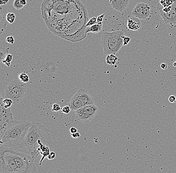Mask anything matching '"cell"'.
Wrapping results in <instances>:
<instances>
[{
    "mask_svg": "<svg viewBox=\"0 0 176 173\" xmlns=\"http://www.w3.org/2000/svg\"><path fill=\"white\" fill-rule=\"evenodd\" d=\"M173 66L176 67V62H175L173 63Z\"/></svg>",
    "mask_w": 176,
    "mask_h": 173,
    "instance_id": "37",
    "label": "cell"
},
{
    "mask_svg": "<svg viewBox=\"0 0 176 173\" xmlns=\"http://www.w3.org/2000/svg\"><path fill=\"white\" fill-rule=\"evenodd\" d=\"M7 22H8L6 19V15L4 13H2V12L1 11V34H2L3 32H4L7 28Z\"/></svg>",
    "mask_w": 176,
    "mask_h": 173,
    "instance_id": "19",
    "label": "cell"
},
{
    "mask_svg": "<svg viewBox=\"0 0 176 173\" xmlns=\"http://www.w3.org/2000/svg\"><path fill=\"white\" fill-rule=\"evenodd\" d=\"M0 172L1 173H19L10 146L1 145L0 146Z\"/></svg>",
    "mask_w": 176,
    "mask_h": 173,
    "instance_id": "6",
    "label": "cell"
},
{
    "mask_svg": "<svg viewBox=\"0 0 176 173\" xmlns=\"http://www.w3.org/2000/svg\"><path fill=\"white\" fill-rule=\"evenodd\" d=\"M169 101L170 102L172 103H175L176 102V97L175 96L171 95L169 97Z\"/></svg>",
    "mask_w": 176,
    "mask_h": 173,
    "instance_id": "33",
    "label": "cell"
},
{
    "mask_svg": "<svg viewBox=\"0 0 176 173\" xmlns=\"http://www.w3.org/2000/svg\"><path fill=\"white\" fill-rule=\"evenodd\" d=\"M163 19L165 24L170 25L171 26H176V1L172 5V9L167 13L159 12Z\"/></svg>",
    "mask_w": 176,
    "mask_h": 173,
    "instance_id": "12",
    "label": "cell"
},
{
    "mask_svg": "<svg viewBox=\"0 0 176 173\" xmlns=\"http://www.w3.org/2000/svg\"><path fill=\"white\" fill-rule=\"evenodd\" d=\"M160 67H161L162 69H163V70H166V69H167L168 68V64L166 63H162V64L161 65Z\"/></svg>",
    "mask_w": 176,
    "mask_h": 173,
    "instance_id": "34",
    "label": "cell"
},
{
    "mask_svg": "<svg viewBox=\"0 0 176 173\" xmlns=\"http://www.w3.org/2000/svg\"><path fill=\"white\" fill-rule=\"evenodd\" d=\"M99 111V109L95 104L89 105L75 111L76 116L78 121L88 122L92 121Z\"/></svg>",
    "mask_w": 176,
    "mask_h": 173,
    "instance_id": "9",
    "label": "cell"
},
{
    "mask_svg": "<svg viewBox=\"0 0 176 173\" xmlns=\"http://www.w3.org/2000/svg\"><path fill=\"white\" fill-rule=\"evenodd\" d=\"M6 42L9 44H13L15 42V40L13 36H8L6 38Z\"/></svg>",
    "mask_w": 176,
    "mask_h": 173,
    "instance_id": "30",
    "label": "cell"
},
{
    "mask_svg": "<svg viewBox=\"0 0 176 173\" xmlns=\"http://www.w3.org/2000/svg\"><path fill=\"white\" fill-rule=\"evenodd\" d=\"M174 1H176V0H174Z\"/></svg>",
    "mask_w": 176,
    "mask_h": 173,
    "instance_id": "38",
    "label": "cell"
},
{
    "mask_svg": "<svg viewBox=\"0 0 176 173\" xmlns=\"http://www.w3.org/2000/svg\"><path fill=\"white\" fill-rule=\"evenodd\" d=\"M56 156V154L54 152H50V153L49 155L48 156V157H47V159L49 160H53V159L55 158Z\"/></svg>",
    "mask_w": 176,
    "mask_h": 173,
    "instance_id": "31",
    "label": "cell"
},
{
    "mask_svg": "<svg viewBox=\"0 0 176 173\" xmlns=\"http://www.w3.org/2000/svg\"><path fill=\"white\" fill-rule=\"evenodd\" d=\"M42 17L54 34L71 42L85 39L88 16L80 0H44Z\"/></svg>",
    "mask_w": 176,
    "mask_h": 173,
    "instance_id": "1",
    "label": "cell"
},
{
    "mask_svg": "<svg viewBox=\"0 0 176 173\" xmlns=\"http://www.w3.org/2000/svg\"><path fill=\"white\" fill-rule=\"evenodd\" d=\"M18 79L25 84L28 83L29 81L30 80L29 76L26 73H22L20 74L18 76Z\"/></svg>",
    "mask_w": 176,
    "mask_h": 173,
    "instance_id": "21",
    "label": "cell"
},
{
    "mask_svg": "<svg viewBox=\"0 0 176 173\" xmlns=\"http://www.w3.org/2000/svg\"><path fill=\"white\" fill-rule=\"evenodd\" d=\"M95 103L92 97L85 90L80 89L72 97L69 106L72 110L76 111L81 108Z\"/></svg>",
    "mask_w": 176,
    "mask_h": 173,
    "instance_id": "8",
    "label": "cell"
},
{
    "mask_svg": "<svg viewBox=\"0 0 176 173\" xmlns=\"http://www.w3.org/2000/svg\"><path fill=\"white\" fill-rule=\"evenodd\" d=\"M13 56L11 54H8L7 56H6V58H5L4 60H3L2 63L5 65L7 67H10L13 60Z\"/></svg>",
    "mask_w": 176,
    "mask_h": 173,
    "instance_id": "22",
    "label": "cell"
},
{
    "mask_svg": "<svg viewBox=\"0 0 176 173\" xmlns=\"http://www.w3.org/2000/svg\"><path fill=\"white\" fill-rule=\"evenodd\" d=\"M105 17V14H103L99 16L97 18V23L100 24H103V21H104V19Z\"/></svg>",
    "mask_w": 176,
    "mask_h": 173,
    "instance_id": "28",
    "label": "cell"
},
{
    "mask_svg": "<svg viewBox=\"0 0 176 173\" xmlns=\"http://www.w3.org/2000/svg\"><path fill=\"white\" fill-rule=\"evenodd\" d=\"M71 110V109L70 106H65L62 109V112L65 114H68L70 112Z\"/></svg>",
    "mask_w": 176,
    "mask_h": 173,
    "instance_id": "27",
    "label": "cell"
},
{
    "mask_svg": "<svg viewBox=\"0 0 176 173\" xmlns=\"http://www.w3.org/2000/svg\"><path fill=\"white\" fill-rule=\"evenodd\" d=\"M118 58L117 57L116 55L114 54H110L107 56L106 59V63L109 65H115L118 63Z\"/></svg>",
    "mask_w": 176,
    "mask_h": 173,
    "instance_id": "17",
    "label": "cell"
},
{
    "mask_svg": "<svg viewBox=\"0 0 176 173\" xmlns=\"http://www.w3.org/2000/svg\"><path fill=\"white\" fill-rule=\"evenodd\" d=\"M14 7L17 10H19L22 9L24 6H23L20 3V0H15L13 3Z\"/></svg>",
    "mask_w": 176,
    "mask_h": 173,
    "instance_id": "24",
    "label": "cell"
},
{
    "mask_svg": "<svg viewBox=\"0 0 176 173\" xmlns=\"http://www.w3.org/2000/svg\"><path fill=\"white\" fill-rule=\"evenodd\" d=\"M27 85L19 79L11 81L5 89L4 98L11 99L13 104L17 105L24 98L27 92Z\"/></svg>",
    "mask_w": 176,
    "mask_h": 173,
    "instance_id": "7",
    "label": "cell"
},
{
    "mask_svg": "<svg viewBox=\"0 0 176 173\" xmlns=\"http://www.w3.org/2000/svg\"><path fill=\"white\" fill-rule=\"evenodd\" d=\"M102 29H103V24H100L97 23L90 27H87V28L86 29V34L87 35L88 33H89L97 34L101 32Z\"/></svg>",
    "mask_w": 176,
    "mask_h": 173,
    "instance_id": "16",
    "label": "cell"
},
{
    "mask_svg": "<svg viewBox=\"0 0 176 173\" xmlns=\"http://www.w3.org/2000/svg\"><path fill=\"white\" fill-rule=\"evenodd\" d=\"M38 142L39 145L38 151L40 153V155H42V158L39 163V165L41 166L44 160H45V159L47 158L48 156L49 155L50 152V148L49 146L44 145L42 140H39L38 141Z\"/></svg>",
    "mask_w": 176,
    "mask_h": 173,
    "instance_id": "14",
    "label": "cell"
},
{
    "mask_svg": "<svg viewBox=\"0 0 176 173\" xmlns=\"http://www.w3.org/2000/svg\"><path fill=\"white\" fill-rule=\"evenodd\" d=\"M13 115L10 108L5 109L3 106L0 105V136L2 137L6 127L8 124L13 121Z\"/></svg>",
    "mask_w": 176,
    "mask_h": 173,
    "instance_id": "11",
    "label": "cell"
},
{
    "mask_svg": "<svg viewBox=\"0 0 176 173\" xmlns=\"http://www.w3.org/2000/svg\"><path fill=\"white\" fill-rule=\"evenodd\" d=\"M14 159L19 173H35L37 168L35 166V159L21 145L10 146Z\"/></svg>",
    "mask_w": 176,
    "mask_h": 173,
    "instance_id": "4",
    "label": "cell"
},
{
    "mask_svg": "<svg viewBox=\"0 0 176 173\" xmlns=\"http://www.w3.org/2000/svg\"><path fill=\"white\" fill-rule=\"evenodd\" d=\"M39 140L48 146L52 143L51 134L46 127L38 123H32L22 146L35 159L40 155L38 142Z\"/></svg>",
    "mask_w": 176,
    "mask_h": 173,
    "instance_id": "2",
    "label": "cell"
},
{
    "mask_svg": "<svg viewBox=\"0 0 176 173\" xmlns=\"http://www.w3.org/2000/svg\"><path fill=\"white\" fill-rule=\"evenodd\" d=\"M130 41H131L130 38L124 36L123 37V45L126 46L128 45L130 43Z\"/></svg>",
    "mask_w": 176,
    "mask_h": 173,
    "instance_id": "29",
    "label": "cell"
},
{
    "mask_svg": "<svg viewBox=\"0 0 176 173\" xmlns=\"http://www.w3.org/2000/svg\"><path fill=\"white\" fill-rule=\"evenodd\" d=\"M141 27L140 20L138 18H130L127 21V28L131 31H139Z\"/></svg>",
    "mask_w": 176,
    "mask_h": 173,
    "instance_id": "15",
    "label": "cell"
},
{
    "mask_svg": "<svg viewBox=\"0 0 176 173\" xmlns=\"http://www.w3.org/2000/svg\"><path fill=\"white\" fill-rule=\"evenodd\" d=\"M32 123L25 121H15L8 124L1 137V144L7 146L21 145Z\"/></svg>",
    "mask_w": 176,
    "mask_h": 173,
    "instance_id": "3",
    "label": "cell"
},
{
    "mask_svg": "<svg viewBox=\"0 0 176 173\" xmlns=\"http://www.w3.org/2000/svg\"><path fill=\"white\" fill-rule=\"evenodd\" d=\"M20 3L23 6H25L27 4V0H20Z\"/></svg>",
    "mask_w": 176,
    "mask_h": 173,
    "instance_id": "36",
    "label": "cell"
},
{
    "mask_svg": "<svg viewBox=\"0 0 176 173\" xmlns=\"http://www.w3.org/2000/svg\"><path fill=\"white\" fill-rule=\"evenodd\" d=\"M52 110L53 112H59L61 110V108L60 107V105L58 103H55L53 105Z\"/></svg>",
    "mask_w": 176,
    "mask_h": 173,
    "instance_id": "26",
    "label": "cell"
},
{
    "mask_svg": "<svg viewBox=\"0 0 176 173\" xmlns=\"http://www.w3.org/2000/svg\"><path fill=\"white\" fill-rule=\"evenodd\" d=\"M97 18L96 17H93L90 19L88 21V23L86 25V27H90L94 25L95 24H97Z\"/></svg>",
    "mask_w": 176,
    "mask_h": 173,
    "instance_id": "25",
    "label": "cell"
},
{
    "mask_svg": "<svg viewBox=\"0 0 176 173\" xmlns=\"http://www.w3.org/2000/svg\"></svg>",
    "mask_w": 176,
    "mask_h": 173,
    "instance_id": "39",
    "label": "cell"
},
{
    "mask_svg": "<svg viewBox=\"0 0 176 173\" xmlns=\"http://www.w3.org/2000/svg\"><path fill=\"white\" fill-rule=\"evenodd\" d=\"M8 54H9V49L6 48H3L1 47L0 50V62L2 63L3 60H4Z\"/></svg>",
    "mask_w": 176,
    "mask_h": 173,
    "instance_id": "20",
    "label": "cell"
},
{
    "mask_svg": "<svg viewBox=\"0 0 176 173\" xmlns=\"http://www.w3.org/2000/svg\"><path fill=\"white\" fill-rule=\"evenodd\" d=\"M16 19V15L13 13H8L6 14V19L9 24H12L14 22Z\"/></svg>",
    "mask_w": 176,
    "mask_h": 173,
    "instance_id": "23",
    "label": "cell"
},
{
    "mask_svg": "<svg viewBox=\"0 0 176 173\" xmlns=\"http://www.w3.org/2000/svg\"><path fill=\"white\" fill-rule=\"evenodd\" d=\"M70 133L71 134H74V133H77V129L75 127H71L70 130Z\"/></svg>",
    "mask_w": 176,
    "mask_h": 173,
    "instance_id": "35",
    "label": "cell"
},
{
    "mask_svg": "<svg viewBox=\"0 0 176 173\" xmlns=\"http://www.w3.org/2000/svg\"><path fill=\"white\" fill-rule=\"evenodd\" d=\"M71 137L74 139H78L81 137V134H80V133H78L77 132V133L71 134Z\"/></svg>",
    "mask_w": 176,
    "mask_h": 173,
    "instance_id": "32",
    "label": "cell"
},
{
    "mask_svg": "<svg viewBox=\"0 0 176 173\" xmlns=\"http://www.w3.org/2000/svg\"><path fill=\"white\" fill-rule=\"evenodd\" d=\"M13 104V102L11 99L4 98L1 97V101H0V105L3 106L5 109H9Z\"/></svg>",
    "mask_w": 176,
    "mask_h": 173,
    "instance_id": "18",
    "label": "cell"
},
{
    "mask_svg": "<svg viewBox=\"0 0 176 173\" xmlns=\"http://www.w3.org/2000/svg\"><path fill=\"white\" fill-rule=\"evenodd\" d=\"M124 36L123 30L104 32L102 35L101 45L105 55H116L124 46Z\"/></svg>",
    "mask_w": 176,
    "mask_h": 173,
    "instance_id": "5",
    "label": "cell"
},
{
    "mask_svg": "<svg viewBox=\"0 0 176 173\" xmlns=\"http://www.w3.org/2000/svg\"><path fill=\"white\" fill-rule=\"evenodd\" d=\"M113 9L118 12H123L128 7L129 0H109Z\"/></svg>",
    "mask_w": 176,
    "mask_h": 173,
    "instance_id": "13",
    "label": "cell"
},
{
    "mask_svg": "<svg viewBox=\"0 0 176 173\" xmlns=\"http://www.w3.org/2000/svg\"><path fill=\"white\" fill-rule=\"evenodd\" d=\"M132 15L140 20H149L152 16L151 8L146 3H138L132 11Z\"/></svg>",
    "mask_w": 176,
    "mask_h": 173,
    "instance_id": "10",
    "label": "cell"
}]
</instances>
